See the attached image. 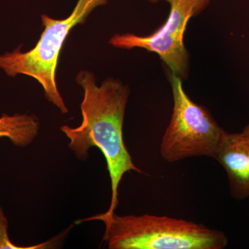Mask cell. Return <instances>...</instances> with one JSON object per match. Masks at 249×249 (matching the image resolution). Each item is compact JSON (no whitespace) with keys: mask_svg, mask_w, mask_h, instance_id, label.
<instances>
[{"mask_svg":"<svg viewBox=\"0 0 249 249\" xmlns=\"http://www.w3.org/2000/svg\"><path fill=\"white\" fill-rule=\"evenodd\" d=\"M84 96L80 104L83 120L79 126H62L61 131L70 140L69 147L77 158L86 160L91 147L101 150L107 161L111 181V201L109 209L100 213L80 219L79 222L102 221L115 213L119 204V187L124 174L134 171L143 174L134 164L124 145L123 127L129 96L128 85L113 78L96 84L94 74L82 71L76 77Z\"/></svg>","mask_w":249,"mask_h":249,"instance_id":"cell-1","label":"cell"},{"mask_svg":"<svg viewBox=\"0 0 249 249\" xmlns=\"http://www.w3.org/2000/svg\"><path fill=\"white\" fill-rule=\"evenodd\" d=\"M102 222L109 249H224L229 243L221 231L168 216L114 213Z\"/></svg>","mask_w":249,"mask_h":249,"instance_id":"cell-2","label":"cell"},{"mask_svg":"<svg viewBox=\"0 0 249 249\" xmlns=\"http://www.w3.org/2000/svg\"><path fill=\"white\" fill-rule=\"evenodd\" d=\"M108 0H78L71 14L65 19H56L42 15L44 30L35 47L23 52L21 47L0 55V69L11 77L25 75L37 80L46 98L62 114L68 112L56 83L59 55L70 31L85 23L90 14Z\"/></svg>","mask_w":249,"mask_h":249,"instance_id":"cell-3","label":"cell"},{"mask_svg":"<svg viewBox=\"0 0 249 249\" xmlns=\"http://www.w3.org/2000/svg\"><path fill=\"white\" fill-rule=\"evenodd\" d=\"M173 96L171 118L160 145L162 158L175 163L191 157L214 158L226 132L206 107L185 91L183 80L168 71Z\"/></svg>","mask_w":249,"mask_h":249,"instance_id":"cell-4","label":"cell"},{"mask_svg":"<svg viewBox=\"0 0 249 249\" xmlns=\"http://www.w3.org/2000/svg\"><path fill=\"white\" fill-rule=\"evenodd\" d=\"M149 2L165 1L170 5L166 21L150 35L139 36L133 34H115L109 45L119 49H143L157 53L169 69L181 79L189 74L190 55L184 44V34L191 18L204 12L211 0H147Z\"/></svg>","mask_w":249,"mask_h":249,"instance_id":"cell-5","label":"cell"},{"mask_svg":"<svg viewBox=\"0 0 249 249\" xmlns=\"http://www.w3.org/2000/svg\"><path fill=\"white\" fill-rule=\"evenodd\" d=\"M214 159L227 173L232 197H249V136L226 132Z\"/></svg>","mask_w":249,"mask_h":249,"instance_id":"cell-6","label":"cell"},{"mask_svg":"<svg viewBox=\"0 0 249 249\" xmlns=\"http://www.w3.org/2000/svg\"><path fill=\"white\" fill-rule=\"evenodd\" d=\"M40 123L34 115L16 114L0 116V138L6 137L16 146L26 147L38 134Z\"/></svg>","mask_w":249,"mask_h":249,"instance_id":"cell-7","label":"cell"},{"mask_svg":"<svg viewBox=\"0 0 249 249\" xmlns=\"http://www.w3.org/2000/svg\"><path fill=\"white\" fill-rule=\"evenodd\" d=\"M8 227H9V222H8L7 218L5 216L3 209H0V249H49L54 247L55 244L58 241H60V239L62 237V235H58L52 240L46 241L45 242H42L36 245L30 246V247H19V246L14 245L10 240L9 233H8Z\"/></svg>","mask_w":249,"mask_h":249,"instance_id":"cell-8","label":"cell"},{"mask_svg":"<svg viewBox=\"0 0 249 249\" xmlns=\"http://www.w3.org/2000/svg\"><path fill=\"white\" fill-rule=\"evenodd\" d=\"M242 132L249 136V124L246 125V127L243 129V130H242Z\"/></svg>","mask_w":249,"mask_h":249,"instance_id":"cell-9","label":"cell"}]
</instances>
